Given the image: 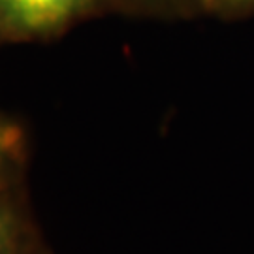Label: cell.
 Wrapping results in <instances>:
<instances>
[{
	"label": "cell",
	"instance_id": "6da1fadb",
	"mask_svg": "<svg viewBox=\"0 0 254 254\" xmlns=\"http://www.w3.org/2000/svg\"><path fill=\"white\" fill-rule=\"evenodd\" d=\"M92 6V0H0V36L38 40L61 32Z\"/></svg>",
	"mask_w": 254,
	"mask_h": 254
},
{
	"label": "cell",
	"instance_id": "7a4b0ae2",
	"mask_svg": "<svg viewBox=\"0 0 254 254\" xmlns=\"http://www.w3.org/2000/svg\"><path fill=\"white\" fill-rule=\"evenodd\" d=\"M42 243L13 187H0V254H32Z\"/></svg>",
	"mask_w": 254,
	"mask_h": 254
},
{
	"label": "cell",
	"instance_id": "3957f363",
	"mask_svg": "<svg viewBox=\"0 0 254 254\" xmlns=\"http://www.w3.org/2000/svg\"><path fill=\"white\" fill-rule=\"evenodd\" d=\"M27 162V136L17 121L0 113V187H13Z\"/></svg>",
	"mask_w": 254,
	"mask_h": 254
},
{
	"label": "cell",
	"instance_id": "277c9868",
	"mask_svg": "<svg viewBox=\"0 0 254 254\" xmlns=\"http://www.w3.org/2000/svg\"><path fill=\"white\" fill-rule=\"evenodd\" d=\"M218 8H254V0H207Z\"/></svg>",
	"mask_w": 254,
	"mask_h": 254
},
{
	"label": "cell",
	"instance_id": "5b68a950",
	"mask_svg": "<svg viewBox=\"0 0 254 254\" xmlns=\"http://www.w3.org/2000/svg\"><path fill=\"white\" fill-rule=\"evenodd\" d=\"M32 254H51V253H49L46 247H44V243H40V245L36 247V251H34Z\"/></svg>",
	"mask_w": 254,
	"mask_h": 254
}]
</instances>
